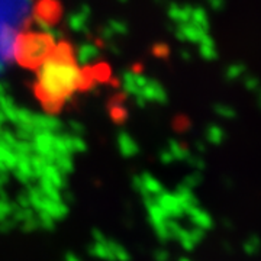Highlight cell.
<instances>
[{"label": "cell", "mask_w": 261, "mask_h": 261, "mask_svg": "<svg viewBox=\"0 0 261 261\" xmlns=\"http://www.w3.org/2000/svg\"><path fill=\"white\" fill-rule=\"evenodd\" d=\"M70 129H71V135H77V137H82V134L84 132V126L77 121L70 122Z\"/></svg>", "instance_id": "7"}, {"label": "cell", "mask_w": 261, "mask_h": 261, "mask_svg": "<svg viewBox=\"0 0 261 261\" xmlns=\"http://www.w3.org/2000/svg\"><path fill=\"white\" fill-rule=\"evenodd\" d=\"M116 144H118V149H119V152H121L123 157H134V155H137L138 154V145H137V142L135 140L130 137L129 134H126V132H121L119 135H118V138H116Z\"/></svg>", "instance_id": "3"}, {"label": "cell", "mask_w": 261, "mask_h": 261, "mask_svg": "<svg viewBox=\"0 0 261 261\" xmlns=\"http://www.w3.org/2000/svg\"><path fill=\"white\" fill-rule=\"evenodd\" d=\"M53 42L49 39H45L42 37H35L29 41H25L22 47L18 49V60L20 64L25 67H32L37 68L53 51Z\"/></svg>", "instance_id": "2"}, {"label": "cell", "mask_w": 261, "mask_h": 261, "mask_svg": "<svg viewBox=\"0 0 261 261\" xmlns=\"http://www.w3.org/2000/svg\"><path fill=\"white\" fill-rule=\"evenodd\" d=\"M83 84L79 60L65 42L54 45L49 56L37 67L35 92L48 112H58Z\"/></svg>", "instance_id": "1"}, {"label": "cell", "mask_w": 261, "mask_h": 261, "mask_svg": "<svg viewBox=\"0 0 261 261\" xmlns=\"http://www.w3.org/2000/svg\"><path fill=\"white\" fill-rule=\"evenodd\" d=\"M109 247H111V251L113 254V258L115 261H129V252L126 251V248L121 245V244L115 243L112 240H109Z\"/></svg>", "instance_id": "5"}, {"label": "cell", "mask_w": 261, "mask_h": 261, "mask_svg": "<svg viewBox=\"0 0 261 261\" xmlns=\"http://www.w3.org/2000/svg\"><path fill=\"white\" fill-rule=\"evenodd\" d=\"M15 207H16V203H12L6 196L0 197V222H3L8 218H10L13 211H15Z\"/></svg>", "instance_id": "6"}, {"label": "cell", "mask_w": 261, "mask_h": 261, "mask_svg": "<svg viewBox=\"0 0 261 261\" xmlns=\"http://www.w3.org/2000/svg\"><path fill=\"white\" fill-rule=\"evenodd\" d=\"M53 164L58 168V171H60L61 174H64L65 177H67L68 174H71L73 170H74V163H73L71 155H58Z\"/></svg>", "instance_id": "4"}]
</instances>
